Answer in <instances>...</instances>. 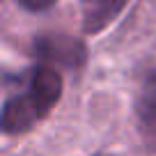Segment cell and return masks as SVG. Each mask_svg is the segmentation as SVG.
<instances>
[{
  "instance_id": "cell-3",
  "label": "cell",
  "mask_w": 156,
  "mask_h": 156,
  "mask_svg": "<svg viewBox=\"0 0 156 156\" xmlns=\"http://www.w3.org/2000/svg\"><path fill=\"white\" fill-rule=\"evenodd\" d=\"M129 0H83V32L101 34L126 9Z\"/></svg>"
},
{
  "instance_id": "cell-4",
  "label": "cell",
  "mask_w": 156,
  "mask_h": 156,
  "mask_svg": "<svg viewBox=\"0 0 156 156\" xmlns=\"http://www.w3.org/2000/svg\"><path fill=\"white\" fill-rule=\"evenodd\" d=\"M136 115L145 129L156 126V69L147 71L136 94Z\"/></svg>"
},
{
  "instance_id": "cell-2",
  "label": "cell",
  "mask_w": 156,
  "mask_h": 156,
  "mask_svg": "<svg viewBox=\"0 0 156 156\" xmlns=\"http://www.w3.org/2000/svg\"><path fill=\"white\" fill-rule=\"evenodd\" d=\"M32 58L39 64L78 71L87 62V46L83 39L69 34H39L32 41Z\"/></svg>"
},
{
  "instance_id": "cell-1",
  "label": "cell",
  "mask_w": 156,
  "mask_h": 156,
  "mask_svg": "<svg viewBox=\"0 0 156 156\" xmlns=\"http://www.w3.org/2000/svg\"><path fill=\"white\" fill-rule=\"evenodd\" d=\"M62 90L60 69L37 62L32 69L23 71L16 78V90H12L2 103V131L7 136L30 131L58 106Z\"/></svg>"
},
{
  "instance_id": "cell-5",
  "label": "cell",
  "mask_w": 156,
  "mask_h": 156,
  "mask_svg": "<svg viewBox=\"0 0 156 156\" xmlns=\"http://www.w3.org/2000/svg\"><path fill=\"white\" fill-rule=\"evenodd\" d=\"M19 7H23L25 12H46V9H51V7L55 5V0H14Z\"/></svg>"
}]
</instances>
